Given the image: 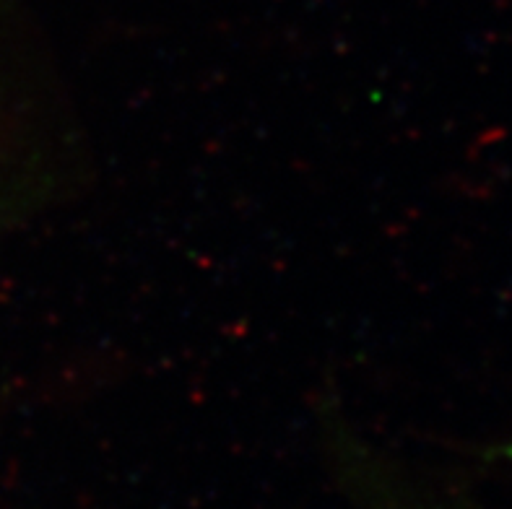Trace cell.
<instances>
[{"instance_id":"cell-1","label":"cell","mask_w":512,"mask_h":509,"mask_svg":"<svg viewBox=\"0 0 512 509\" xmlns=\"http://www.w3.org/2000/svg\"><path fill=\"white\" fill-rule=\"evenodd\" d=\"M497 455H500V458L512 460V442H510V445H502L500 450H497Z\"/></svg>"}]
</instances>
